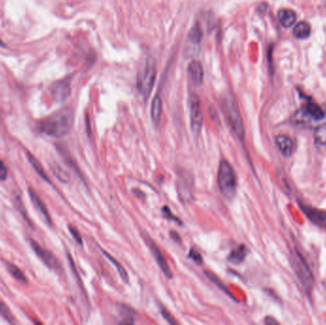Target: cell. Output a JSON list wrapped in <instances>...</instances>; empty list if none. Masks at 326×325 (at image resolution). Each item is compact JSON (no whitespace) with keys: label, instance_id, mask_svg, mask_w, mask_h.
Wrapping results in <instances>:
<instances>
[{"label":"cell","instance_id":"f546056e","mask_svg":"<svg viewBox=\"0 0 326 325\" xmlns=\"http://www.w3.org/2000/svg\"><path fill=\"white\" fill-rule=\"evenodd\" d=\"M189 257L192 258L197 264H201L202 263V257H201V255L197 252V250H195V249H192L190 251Z\"/></svg>","mask_w":326,"mask_h":325},{"label":"cell","instance_id":"4dcf8cb0","mask_svg":"<svg viewBox=\"0 0 326 325\" xmlns=\"http://www.w3.org/2000/svg\"><path fill=\"white\" fill-rule=\"evenodd\" d=\"M160 312H161V315H162L163 317H164V318H165L169 323H171V324H177V323H178V321L173 317L171 314H170L166 309L164 308V307H161V308H160Z\"/></svg>","mask_w":326,"mask_h":325},{"label":"cell","instance_id":"ac0fdd59","mask_svg":"<svg viewBox=\"0 0 326 325\" xmlns=\"http://www.w3.org/2000/svg\"><path fill=\"white\" fill-rule=\"evenodd\" d=\"M303 212L307 214L309 219L317 224H325L326 223V213L322 211L315 210L308 207H302Z\"/></svg>","mask_w":326,"mask_h":325},{"label":"cell","instance_id":"44dd1931","mask_svg":"<svg viewBox=\"0 0 326 325\" xmlns=\"http://www.w3.org/2000/svg\"><path fill=\"white\" fill-rule=\"evenodd\" d=\"M102 252L103 254L105 255V257H107V258L111 261L112 263H113V265L115 266V267L117 268V270H118V272H119V274H120L121 280H122L124 283H128L129 276L128 273H127V271H126V269H125L123 266L121 265L117 259H115V258L113 257V256H111L110 254H108V253H107V252H105V251H102Z\"/></svg>","mask_w":326,"mask_h":325},{"label":"cell","instance_id":"30bf717a","mask_svg":"<svg viewBox=\"0 0 326 325\" xmlns=\"http://www.w3.org/2000/svg\"><path fill=\"white\" fill-rule=\"evenodd\" d=\"M52 97L58 102L65 101L71 94V83L69 79H63L52 84L51 88Z\"/></svg>","mask_w":326,"mask_h":325},{"label":"cell","instance_id":"5b68a950","mask_svg":"<svg viewBox=\"0 0 326 325\" xmlns=\"http://www.w3.org/2000/svg\"><path fill=\"white\" fill-rule=\"evenodd\" d=\"M189 108H190L191 129L193 134L197 137L202 129V122H203L201 104L197 94H192L190 95Z\"/></svg>","mask_w":326,"mask_h":325},{"label":"cell","instance_id":"4fadbf2b","mask_svg":"<svg viewBox=\"0 0 326 325\" xmlns=\"http://www.w3.org/2000/svg\"><path fill=\"white\" fill-rule=\"evenodd\" d=\"M276 144L278 146L279 150L281 151V153L285 157L291 156L293 149H294V143L291 137L285 135H279L276 137Z\"/></svg>","mask_w":326,"mask_h":325},{"label":"cell","instance_id":"7c38bea8","mask_svg":"<svg viewBox=\"0 0 326 325\" xmlns=\"http://www.w3.org/2000/svg\"><path fill=\"white\" fill-rule=\"evenodd\" d=\"M188 75L191 81L196 86H199L203 82L204 72L199 61L193 60L188 66Z\"/></svg>","mask_w":326,"mask_h":325},{"label":"cell","instance_id":"e575fe53","mask_svg":"<svg viewBox=\"0 0 326 325\" xmlns=\"http://www.w3.org/2000/svg\"><path fill=\"white\" fill-rule=\"evenodd\" d=\"M265 323L266 324H268V323H277V321L275 319H270V317H267L265 319Z\"/></svg>","mask_w":326,"mask_h":325},{"label":"cell","instance_id":"484cf974","mask_svg":"<svg viewBox=\"0 0 326 325\" xmlns=\"http://www.w3.org/2000/svg\"><path fill=\"white\" fill-rule=\"evenodd\" d=\"M0 315L4 317L10 323L14 322V316L12 315V313L9 310L7 305L4 304L2 301H0Z\"/></svg>","mask_w":326,"mask_h":325},{"label":"cell","instance_id":"d6986e66","mask_svg":"<svg viewBox=\"0 0 326 325\" xmlns=\"http://www.w3.org/2000/svg\"><path fill=\"white\" fill-rule=\"evenodd\" d=\"M246 256H247V249L244 245H240L238 248L232 251L228 257V259L234 264H240L245 259Z\"/></svg>","mask_w":326,"mask_h":325},{"label":"cell","instance_id":"3957f363","mask_svg":"<svg viewBox=\"0 0 326 325\" xmlns=\"http://www.w3.org/2000/svg\"><path fill=\"white\" fill-rule=\"evenodd\" d=\"M218 185L225 198L232 199L236 196L238 178L233 166L226 159H223L220 163L218 171Z\"/></svg>","mask_w":326,"mask_h":325},{"label":"cell","instance_id":"d4e9b609","mask_svg":"<svg viewBox=\"0 0 326 325\" xmlns=\"http://www.w3.org/2000/svg\"><path fill=\"white\" fill-rule=\"evenodd\" d=\"M205 275L207 276V278L212 282V283H214V284H215L221 290H223V292H225L228 296H230L231 298H234L233 296L231 295V293L229 292V290L227 289V287L223 284V283H222V281L215 276V275L213 274L212 272H209V271H205Z\"/></svg>","mask_w":326,"mask_h":325},{"label":"cell","instance_id":"f1b7e54d","mask_svg":"<svg viewBox=\"0 0 326 325\" xmlns=\"http://www.w3.org/2000/svg\"><path fill=\"white\" fill-rule=\"evenodd\" d=\"M162 215L166 220H170V221L176 222V223H181L180 219L177 218L176 215H174L171 212V210L167 206H164L162 208Z\"/></svg>","mask_w":326,"mask_h":325},{"label":"cell","instance_id":"7402d4cb","mask_svg":"<svg viewBox=\"0 0 326 325\" xmlns=\"http://www.w3.org/2000/svg\"><path fill=\"white\" fill-rule=\"evenodd\" d=\"M5 264H6V267L8 268L10 274L12 275L16 280H17L18 282H21V283H27V278H26L25 275L17 266L12 264L10 262H6Z\"/></svg>","mask_w":326,"mask_h":325},{"label":"cell","instance_id":"52a82bcc","mask_svg":"<svg viewBox=\"0 0 326 325\" xmlns=\"http://www.w3.org/2000/svg\"><path fill=\"white\" fill-rule=\"evenodd\" d=\"M178 193L183 202H190L193 199V178L188 172L178 173Z\"/></svg>","mask_w":326,"mask_h":325},{"label":"cell","instance_id":"7a4b0ae2","mask_svg":"<svg viewBox=\"0 0 326 325\" xmlns=\"http://www.w3.org/2000/svg\"><path fill=\"white\" fill-rule=\"evenodd\" d=\"M222 105L223 112L226 116L230 126L235 135L240 141H244L245 131L243 126V121L240 115V107L234 95L231 93H224L222 96Z\"/></svg>","mask_w":326,"mask_h":325},{"label":"cell","instance_id":"6da1fadb","mask_svg":"<svg viewBox=\"0 0 326 325\" xmlns=\"http://www.w3.org/2000/svg\"><path fill=\"white\" fill-rule=\"evenodd\" d=\"M74 123V111L67 107L55 113L38 123V130L51 137H64L68 134Z\"/></svg>","mask_w":326,"mask_h":325},{"label":"cell","instance_id":"9a60e30c","mask_svg":"<svg viewBox=\"0 0 326 325\" xmlns=\"http://www.w3.org/2000/svg\"><path fill=\"white\" fill-rule=\"evenodd\" d=\"M303 112L306 116L314 120H321L325 117L322 109L313 101H309L303 106Z\"/></svg>","mask_w":326,"mask_h":325},{"label":"cell","instance_id":"83f0119b","mask_svg":"<svg viewBox=\"0 0 326 325\" xmlns=\"http://www.w3.org/2000/svg\"><path fill=\"white\" fill-rule=\"evenodd\" d=\"M53 172H55V175L56 177L59 179V180L63 181V182H68L69 180H70V177H69L68 174L66 172L64 171L63 169H61L60 167L58 166H55L53 167Z\"/></svg>","mask_w":326,"mask_h":325},{"label":"cell","instance_id":"836d02e7","mask_svg":"<svg viewBox=\"0 0 326 325\" xmlns=\"http://www.w3.org/2000/svg\"><path fill=\"white\" fill-rule=\"evenodd\" d=\"M170 235H171L172 238L174 239L175 240H180V237H178V235H177V233H175V232H171L170 233Z\"/></svg>","mask_w":326,"mask_h":325},{"label":"cell","instance_id":"603a6c76","mask_svg":"<svg viewBox=\"0 0 326 325\" xmlns=\"http://www.w3.org/2000/svg\"><path fill=\"white\" fill-rule=\"evenodd\" d=\"M202 38V32L198 24L193 26V28L190 30L188 34V40L193 44H199L201 42Z\"/></svg>","mask_w":326,"mask_h":325},{"label":"cell","instance_id":"cb8c5ba5","mask_svg":"<svg viewBox=\"0 0 326 325\" xmlns=\"http://www.w3.org/2000/svg\"><path fill=\"white\" fill-rule=\"evenodd\" d=\"M314 138L316 143L318 145H326V124L316 129Z\"/></svg>","mask_w":326,"mask_h":325},{"label":"cell","instance_id":"8fae6325","mask_svg":"<svg viewBox=\"0 0 326 325\" xmlns=\"http://www.w3.org/2000/svg\"><path fill=\"white\" fill-rule=\"evenodd\" d=\"M28 193H29V197H30L32 202H33V204H34V208L36 209V211L38 212V214H40V216L42 218L43 221L47 223L49 226H51V215L49 214L48 209H47V207L44 204L42 199L35 193L34 189H28Z\"/></svg>","mask_w":326,"mask_h":325},{"label":"cell","instance_id":"9c48e42d","mask_svg":"<svg viewBox=\"0 0 326 325\" xmlns=\"http://www.w3.org/2000/svg\"><path fill=\"white\" fill-rule=\"evenodd\" d=\"M145 240L147 245L149 246L150 251H151L152 255L154 256V259H155L158 267L160 268L161 272L167 279H172L173 278V273H172L171 268L168 265V262L165 259V257H163L160 249L158 248V246L154 243V240H152L149 236L146 237Z\"/></svg>","mask_w":326,"mask_h":325},{"label":"cell","instance_id":"8992f818","mask_svg":"<svg viewBox=\"0 0 326 325\" xmlns=\"http://www.w3.org/2000/svg\"><path fill=\"white\" fill-rule=\"evenodd\" d=\"M293 266L296 270V274L300 279V283H302L306 291L310 292V290L313 288L314 278L305 260L300 256L298 251L296 252V256L294 257Z\"/></svg>","mask_w":326,"mask_h":325},{"label":"cell","instance_id":"5bb4252c","mask_svg":"<svg viewBox=\"0 0 326 325\" xmlns=\"http://www.w3.org/2000/svg\"><path fill=\"white\" fill-rule=\"evenodd\" d=\"M278 18L280 23L284 28L292 27L297 21L296 13L290 9H282L278 13Z\"/></svg>","mask_w":326,"mask_h":325},{"label":"cell","instance_id":"ffe728a7","mask_svg":"<svg viewBox=\"0 0 326 325\" xmlns=\"http://www.w3.org/2000/svg\"><path fill=\"white\" fill-rule=\"evenodd\" d=\"M27 158H28L29 162L31 163V165L33 166V168L35 170V172H36V174H38V176H39L42 180H45V181H47V182H50V179H49V177L47 176V174H46L45 170L43 169L41 163L39 162V161L35 158V156H34V154H31V153H27Z\"/></svg>","mask_w":326,"mask_h":325},{"label":"cell","instance_id":"2e32d148","mask_svg":"<svg viewBox=\"0 0 326 325\" xmlns=\"http://www.w3.org/2000/svg\"><path fill=\"white\" fill-rule=\"evenodd\" d=\"M161 114H162V100H161V97L157 94L154 96L152 102V107H151V118L155 126H157L160 121Z\"/></svg>","mask_w":326,"mask_h":325},{"label":"cell","instance_id":"d590c367","mask_svg":"<svg viewBox=\"0 0 326 325\" xmlns=\"http://www.w3.org/2000/svg\"><path fill=\"white\" fill-rule=\"evenodd\" d=\"M0 45H3V44H2V43H1V41H0Z\"/></svg>","mask_w":326,"mask_h":325},{"label":"cell","instance_id":"ba28073f","mask_svg":"<svg viewBox=\"0 0 326 325\" xmlns=\"http://www.w3.org/2000/svg\"><path fill=\"white\" fill-rule=\"evenodd\" d=\"M30 244H31L33 250H34V253L36 254V256L39 257V259L48 268H50L51 270H55V271H60L61 270V264H60L59 259L55 257L50 251H48V250H46V249L41 247L34 240H31Z\"/></svg>","mask_w":326,"mask_h":325},{"label":"cell","instance_id":"1f68e13d","mask_svg":"<svg viewBox=\"0 0 326 325\" xmlns=\"http://www.w3.org/2000/svg\"><path fill=\"white\" fill-rule=\"evenodd\" d=\"M69 230L71 232V235L73 236V238L76 240L77 243L81 244L82 243V239H81V236L79 235V232L77 231V228H75L72 225H70L69 226Z\"/></svg>","mask_w":326,"mask_h":325},{"label":"cell","instance_id":"4316f807","mask_svg":"<svg viewBox=\"0 0 326 325\" xmlns=\"http://www.w3.org/2000/svg\"><path fill=\"white\" fill-rule=\"evenodd\" d=\"M123 313V319L120 321V323H124V324H132L135 322V317L133 316V313L131 311V309H127L126 307L123 309L122 311Z\"/></svg>","mask_w":326,"mask_h":325},{"label":"cell","instance_id":"d6a6232c","mask_svg":"<svg viewBox=\"0 0 326 325\" xmlns=\"http://www.w3.org/2000/svg\"><path fill=\"white\" fill-rule=\"evenodd\" d=\"M8 173H7V168L3 161L0 160V180H5L7 179Z\"/></svg>","mask_w":326,"mask_h":325},{"label":"cell","instance_id":"277c9868","mask_svg":"<svg viewBox=\"0 0 326 325\" xmlns=\"http://www.w3.org/2000/svg\"><path fill=\"white\" fill-rule=\"evenodd\" d=\"M156 76V65L152 57H147L141 63L137 73V90L140 95L146 99L153 90Z\"/></svg>","mask_w":326,"mask_h":325},{"label":"cell","instance_id":"e0dca14e","mask_svg":"<svg viewBox=\"0 0 326 325\" xmlns=\"http://www.w3.org/2000/svg\"><path fill=\"white\" fill-rule=\"evenodd\" d=\"M293 34L298 39H306L311 34V26L307 22L300 21L297 25L295 26L293 30Z\"/></svg>","mask_w":326,"mask_h":325}]
</instances>
